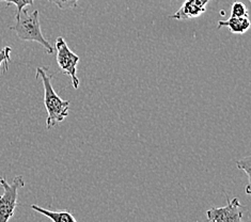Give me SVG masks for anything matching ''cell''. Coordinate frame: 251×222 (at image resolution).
Instances as JSON below:
<instances>
[{
  "instance_id": "6da1fadb",
  "label": "cell",
  "mask_w": 251,
  "mask_h": 222,
  "mask_svg": "<svg viewBox=\"0 0 251 222\" xmlns=\"http://www.w3.org/2000/svg\"><path fill=\"white\" fill-rule=\"evenodd\" d=\"M40 77L44 87V106L47 111L46 126L51 129L58 123L63 122L69 116L70 100H63L53 89L52 75L47 74L45 68L37 69V78Z\"/></svg>"
},
{
  "instance_id": "7a4b0ae2",
  "label": "cell",
  "mask_w": 251,
  "mask_h": 222,
  "mask_svg": "<svg viewBox=\"0 0 251 222\" xmlns=\"http://www.w3.org/2000/svg\"><path fill=\"white\" fill-rule=\"evenodd\" d=\"M10 29L15 31L17 37L22 41L37 42L43 46L49 53L53 52V47L42 33L38 10H34L32 13H29L26 9H24L19 15H16L15 25L11 26Z\"/></svg>"
},
{
  "instance_id": "3957f363",
  "label": "cell",
  "mask_w": 251,
  "mask_h": 222,
  "mask_svg": "<svg viewBox=\"0 0 251 222\" xmlns=\"http://www.w3.org/2000/svg\"><path fill=\"white\" fill-rule=\"evenodd\" d=\"M0 185L3 187V195L0 196V222H9L13 217L16 206L19 205V190L25 186V182L22 175L14 177L11 184L3 177H0Z\"/></svg>"
},
{
  "instance_id": "277c9868",
  "label": "cell",
  "mask_w": 251,
  "mask_h": 222,
  "mask_svg": "<svg viewBox=\"0 0 251 222\" xmlns=\"http://www.w3.org/2000/svg\"><path fill=\"white\" fill-rule=\"evenodd\" d=\"M57 50V63L59 68L72 79V85L75 89H78L79 79L77 77V64L79 63V57L72 51L67 44V42L59 37L56 40Z\"/></svg>"
},
{
  "instance_id": "5b68a950",
  "label": "cell",
  "mask_w": 251,
  "mask_h": 222,
  "mask_svg": "<svg viewBox=\"0 0 251 222\" xmlns=\"http://www.w3.org/2000/svg\"><path fill=\"white\" fill-rule=\"evenodd\" d=\"M228 200V204L224 207H213L206 212L208 222H243V212L241 203L237 197Z\"/></svg>"
},
{
  "instance_id": "8992f818",
  "label": "cell",
  "mask_w": 251,
  "mask_h": 222,
  "mask_svg": "<svg viewBox=\"0 0 251 222\" xmlns=\"http://www.w3.org/2000/svg\"><path fill=\"white\" fill-rule=\"evenodd\" d=\"M211 0H185L181 8L175 14L170 16V19L177 21H185L196 19V17L203 14L206 10V4Z\"/></svg>"
},
{
  "instance_id": "52a82bcc",
  "label": "cell",
  "mask_w": 251,
  "mask_h": 222,
  "mask_svg": "<svg viewBox=\"0 0 251 222\" xmlns=\"http://www.w3.org/2000/svg\"><path fill=\"white\" fill-rule=\"evenodd\" d=\"M228 27L232 33L244 34L250 28V21L248 17H231L226 21L218 22V29Z\"/></svg>"
},
{
  "instance_id": "ba28073f",
  "label": "cell",
  "mask_w": 251,
  "mask_h": 222,
  "mask_svg": "<svg viewBox=\"0 0 251 222\" xmlns=\"http://www.w3.org/2000/svg\"><path fill=\"white\" fill-rule=\"evenodd\" d=\"M31 208L33 209V211L44 215V216H46V217H49L52 222H78L75 219L73 214L68 212V211L53 212V211H50V209L40 207L38 205H35V204H32Z\"/></svg>"
},
{
  "instance_id": "9c48e42d",
  "label": "cell",
  "mask_w": 251,
  "mask_h": 222,
  "mask_svg": "<svg viewBox=\"0 0 251 222\" xmlns=\"http://www.w3.org/2000/svg\"><path fill=\"white\" fill-rule=\"evenodd\" d=\"M231 17H248V11L245 3L236 1L232 4Z\"/></svg>"
},
{
  "instance_id": "30bf717a",
  "label": "cell",
  "mask_w": 251,
  "mask_h": 222,
  "mask_svg": "<svg viewBox=\"0 0 251 222\" xmlns=\"http://www.w3.org/2000/svg\"><path fill=\"white\" fill-rule=\"evenodd\" d=\"M250 156L247 157H244L243 159L237 161V168L240 170H243L245 173L247 174L248 177V185H247V194L250 195Z\"/></svg>"
},
{
  "instance_id": "8fae6325",
  "label": "cell",
  "mask_w": 251,
  "mask_h": 222,
  "mask_svg": "<svg viewBox=\"0 0 251 222\" xmlns=\"http://www.w3.org/2000/svg\"><path fill=\"white\" fill-rule=\"evenodd\" d=\"M49 1L52 4L57 5L60 10H69L76 8L77 2H78L79 0H49Z\"/></svg>"
},
{
  "instance_id": "7c38bea8",
  "label": "cell",
  "mask_w": 251,
  "mask_h": 222,
  "mask_svg": "<svg viewBox=\"0 0 251 222\" xmlns=\"http://www.w3.org/2000/svg\"><path fill=\"white\" fill-rule=\"evenodd\" d=\"M0 2H8V3L15 4L17 9L16 15H19L21 12L27 7V5H33L34 0H0Z\"/></svg>"
},
{
  "instance_id": "4fadbf2b",
  "label": "cell",
  "mask_w": 251,
  "mask_h": 222,
  "mask_svg": "<svg viewBox=\"0 0 251 222\" xmlns=\"http://www.w3.org/2000/svg\"><path fill=\"white\" fill-rule=\"evenodd\" d=\"M11 51L12 49L10 46H5L3 49L0 50V68H1V64L4 63V71H8L9 68V62L11 61Z\"/></svg>"
}]
</instances>
